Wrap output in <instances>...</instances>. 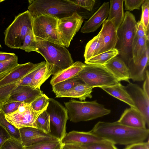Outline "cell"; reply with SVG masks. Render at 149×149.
I'll return each instance as SVG.
<instances>
[{
  "label": "cell",
  "mask_w": 149,
  "mask_h": 149,
  "mask_svg": "<svg viewBox=\"0 0 149 149\" xmlns=\"http://www.w3.org/2000/svg\"><path fill=\"white\" fill-rule=\"evenodd\" d=\"M52 67L46 63L35 74L31 86L35 88H40L41 85L52 74Z\"/></svg>",
  "instance_id": "obj_28"
},
{
  "label": "cell",
  "mask_w": 149,
  "mask_h": 149,
  "mask_svg": "<svg viewBox=\"0 0 149 149\" xmlns=\"http://www.w3.org/2000/svg\"><path fill=\"white\" fill-rule=\"evenodd\" d=\"M109 2H104L89 19L85 22L81 29L83 33L93 32L106 20L108 16Z\"/></svg>",
  "instance_id": "obj_16"
},
{
  "label": "cell",
  "mask_w": 149,
  "mask_h": 149,
  "mask_svg": "<svg viewBox=\"0 0 149 149\" xmlns=\"http://www.w3.org/2000/svg\"><path fill=\"white\" fill-rule=\"evenodd\" d=\"M140 38H149V35L147 34L144 27L140 21L137 23L136 32L134 39Z\"/></svg>",
  "instance_id": "obj_43"
},
{
  "label": "cell",
  "mask_w": 149,
  "mask_h": 149,
  "mask_svg": "<svg viewBox=\"0 0 149 149\" xmlns=\"http://www.w3.org/2000/svg\"><path fill=\"white\" fill-rule=\"evenodd\" d=\"M107 141L89 132L75 131L67 133L61 141L63 145L72 144H86Z\"/></svg>",
  "instance_id": "obj_18"
},
{
  "label": "cell",
  "mask_w": 149,
  "mask_h": 149,
  "mask_svg": "<svg viewBox=\"0 0 149 149\" xmlns=\"http://www.w3.org/2000/svg\"><path fill=\"white\" fill-rule=\"evenodd\" d=\"M44 109L36 111L32 108L31 104L22 103L17 110L5 115L7 120L18 129L30 127L37 128L36 121Z\"/></svg>",
  "instance_id": "obj_9"
},
{
  "label": "cell",
  "mask_w": 149,
  "mask_h": 149,
  "mask_svg": "<svg viewBox=\"0 0 149 149\" xmlns=\"http://www.w3.org/2000/svg\"><path fill=\"white\" fill-rule=\"evenodd\" d=\"M33 21L28 10L16 16L4 32L5 45L11 48L20 49L26 35L33 30Z\"/></svg>",
  "instance_id": "obj_6"
},
{
  "label": "cell",
  "mask_w": 149,
  "mask_h": 149,
  "mask_svg": "<svg viewBox=\"0 0 149 149\" xmlns=\"http://www.w3.org/2000/svg\"><path fill=\"white\" fill-rule=\"evenodd\" d=\"M11 137L6 130L0 124V149L4 143Z\"/></svg>",
  "instance_id": "obj_45"
},
{
  "label": "cell",
  "mask_w": 149,
  "mask_h": 149,
  "mask_svg": "<svg viewBox=\"0 0 149 149\" xmlns=\"http://www.w3.org/2000/svg\"><path fill=\"white\" fill-rule=\"evenodd\" d=\"M74 77L93 88L111 86L120 81L104 66L86 64Z\"/></svg>",
  "instance_id": "obj_7"
},
{
  "label": "cell",
  "mask_w": 149,
  "mask_h": 149,
  "mask_svg": "<svg viewBox=\"0 0 149 149\" xmlns=\"http://www.w3.org/2000/svg\"><path fill=\"white\" fill-rule=\"evenodd\" d=\"M58 19L47 15L33 18L32 30L36 41L45 40L63 45L57 28Z\"/></svg>",
  "instance_id": "obj_8"
},
{
  "label": "cell",
  "mask_w": 149,
  "mask_h": 149,
  "mask_svg": "<svg viewBox=\"0 0 149 149\" xmlns=\"http://www.w3.org/2000/svg\"><path fill=\"white\" fill-rule=\"evenodd\" d=\"M133 100L136 108L143 116L146 125H149V97L139 85L129 82L125 86Z\"/></svg>",
  "instance_id": "obj_12"
},
{
  "label": "cell",
  "mask_w": 149,
  "mask_h": 149,
  "mask_svg": "<svg viewBox=\"0 0 149 149\" xmlns=\"http://www.w3.org/2000/svg\"><path fill=\"white\" fill-rule=\"evenodd\" d=\"M104 46L102 38L99 33L89 41L86 46L84 55L85 61L99 54Z\"/></svg>",
  "instance_id": "obj_26"
},
{
  "label": "cell",
  "mask_w": 149,
  "mask_h": 149,
  "mask_svg": "<svg viewBox=\"0 0 149 149\" xmlns=\"http://www.w3.org/2000/svg\"><path fill=\"white\" fill-rule=\"evenodd\" d=\"M85 64L79 61L74 62L69 67L54 75L50 80V84L52 86L74 77L83 69Z\"/></svg>",
  "instance_id": "obj_22"
},
{
  "label": "cell",
  "mask_w": 149,
  "mask_h": 149,
  "mask_svg": "<svg viewBox=\"0 0 149 149\" xmlns=\"http://www.w3.org/2000/svg\"><path fill=\"white\" fill-rule=\"evenodd\" d=\"M22 103L18 102L3 103L0 104V110H1L5 115L12 113L17 110Z\"/></svg>",
  "instance_id": "obj_40"
},
{
  "label": "cell",
  "mask_w": 149,
  "mask_h": 149,
  "mask_svg": "<svg viewBox=\"0 0 149 149\" xmlns=\"http://www.w3.org/2000/svg\"><path fill=\"white\" fill-rule=\"evenodd\" d=\"M149 47V38H140L134 39L132 50V58L131 61L134 65L138 63Z\"/></svg>",
  "instance_id": "obj_27"
},
{
  "label": "cell",
  "mask_w": 149,
  "mask_h": 149,
  "mask_svg": "<svg viewBox=\"0 0 149 149\" xmlns=\"http://www.w3.org/2000/svg\"><path fill=\"white\" fill-rule=\"evenodd\" d=\"M79 8L68 0H36L30 4L28 10L33 18L47 15L59 19L77 12Z\"/></svg>",
  "instance_id": "obj_5"
},
{
  "label": "cell",
  "mask_w": 149,
  "mask_h": 149,
  "mask_svg": "<svg viewBox=\"0 0 149 149\" xmlns=\"http://www.w3.org/2000/svg\"><path fill=\"white\" fill-rule=\"evenodd\" d=\"M145 0H125V10L131 11L134 9L139 10Z\"/></svg>",
  "instance_id": "obj_42"
},
{
  "label": "cell",
  "mask_w": 149,
  "mask_h": 149,
  "mask_svg": "<svg viewBox=\"0 0 149 149\" xmlns=\"http://www.w3.org/2000/svg\"><path fill=\"white\" fill-rule=\"evenodd\" d=\"M118 54V50L114 48L93 56L85 61L84 63L87 64L103 65Z\"/></svg>",
  "instance_id": "obj_29"
},
{
  "label": "cell",
  "mask_w": 149,
  "mask_h": 149,
  "mask_svg": "<svg viewBox=\"0 0 149 149\" xmlns=\"http://www.w3.org/2000/svg\"><path fill=\"white\" fill-rule=\"evenodd\" d=\"M19 130L21 142L24 147L45 141H60L56 136L46 133L37 128L27 127Z\"/></svg>",
  "instance_id": "obj_13"
},
{
  "label": "cell",
  "mask_w": 149,
  "mask_h": 149,
  "mask_svg": "<svg viewBox=\"0 0 149 149\" xmlns=\"http://www.w3.org/2000/svg\"><path fill=\"white\" fill-rule=\"evenodd\" d=\"M71 3L79 8H82L89 11H92L95 4V0H68Z\"/></svg>",
  "instance_id": "obj_39"
},
{
  "label": "cell",
  "mask_w": 149,
  "mask_h": 149,
  "mask_svg": "<svg viewBox=\"0 0 149 149\" xmlns=\"http://www.w3.org/2000/svg\"><path fill=\"white\" fill-rule=\"evenodd\" d=\"M36 41V52L41 54L52 66V75L67 68L74 63L71 54L63 45L45 40Z\"/></svg>",
  "instance_id": "obj_2"
},
{
  "label": "cell",
  "mask_w": 149,
  "mask_h": 149,
  "mask_svg": "<svg viewBox=\"0 0 149 149\" xmlns=\"http://www.w3.org/2000/svg\"><path fill=\"white\" fill-rule=\"evenodd\" d=\"M102 36L104 47L100 54L115 48L118 40L117 30L112 22L106 20L99 32Z\"/></svg>",
  "instance_id": "obj_19"
},
{
  "label": "cell",
  "mask_w": 149,
  "mask_h": 149,
  "mask_svg": "<svg viewBox=\"0 0 149 149\" xmlns=\"http://www.w3.org/2000/svg\"><path fill=\"white\" fill-rule=\"evenodd\" d=\"M0 124L6 130L11 137L21 142L19 130L8 122L3 112L0 110Z\"/></svg>",
  "instance_id": "obj_32"
},
{
  "label": "cell",
  "mask_w": 149,
  "mask_h": 149,
  "mask_svg": "<svg viewBox=\"0 0 149 149\" xmlns=\"http://www.w3.org/2000/svg\"><path fill=\"white\" fill-rule=\"evenodd\" d=\"M1 149H24L20 141L11 137L3 145Z\"/></svg>",
  "instance_id": "obj_41"
},
{
  "label": "cell",
  "mask_w": 149,
  "mask_h": 149,
  "mask_svg": "<svg viewBox=\"0 0 149 149\" xmlns=\"http://www.w3.org/2000/svg\"><path fill=\"white\" fill-rule=\"evenodd\" d=\"M24 149H25L24 148Z\"/></svg>",
  "instance_id": "obj_50"
},
{
  "label": "cell",
  "mask_w": 149,
  "mask_h": 149,
  "mask_svg": "<svg viewBox=\"0 0 149 149\" xmlns=\"http://www.w3.org/2000/svg\"><path fill=\"white\" fill-rule=\"evenodd\" d=\"M100 88L112 96L128 104L131 107L136 108L125 87L120 82L112 86H103Z\"/></svg>",
  "instance_id": "obj_25"
},
{
  "label": "cell",
  "mask_w": 149,
  "mask_h": 149,
  "mask_svg": "<svg viewBox=\"0 0 149 149\" xmlns=\"http://www.w3.org/2000/svg\"><path fill=\"white\" fill-rule=\"evenodd\" d=\"M142 89L146 95L149 97V75L148 70H147L146 71V77Z\"/></svg>",
  "instance_id": "obj_46"
},
{
  "label": "cell",
  "mask_w": 149,
  "mask_h": 149,
  "mask_svg": "<svg viewBox=\"0 0 149 149\" xmlns=\"http://www.w3.org/2000/svg\"><path fill=\"white\" fill-rule=\"evenodd\" d=\"M142 13L140 20L147 35H149V0H145L141 6Z\"/></svg>",
  "instance_id": "obj_36"
},
{
  "label": "cell",
  "mask_w": 149,
  "mask_h": 149,
  "mask_svg": "<svg viewBox=\"0 0 149 149\" xmlns=\"http://www.w3.org/2000/svg\"><path fill=\"white\" fill-rule=\"evenodd\" d=\"M93 88L82 82L67 92L56 95V97L76 98L82 101L87 98H92Z\"/></svg>",
  "instance_id": "obj_24"
},
{
  "label": "cell",
  "mask_w": 149,
  "mask_h": 149,
  "mask_svg": "<svg viewBox=\"0 0 149 149\" xmlns=\"http://www.w3.org/2000/svg\"><path fill=\"white\" fill-rule=\"evenodd\" d=\"M83 21V17L77 12L58 19L57 28L64 46L66 47H69L71 40L80 29Z\"/></svg>",
  "instance_id": "obj_11"
},
{
  "label": "cell",
  "mask_w": 149,
  "mask_h": 149,
  "mask_svg": "<svg viewBox=\"0 0 149 149\" xmlns=\"http://www.w3.org/2000/svg\"><path fill=\"white\" fill-rule=\"evenodd\" d=\"M63 144L60 141L43 142L24 147L26 149H60Z\"/></svg>",
  "instance_id": "obj_35"
},
{
  "label": "cell",
  "mask_w": 149,
  "mask_h": 149,
  "mask_svg": "<svg viewBox=\"0 0 149 149\" xmlns=\"http://www.w3.org/2000/svg\"><path fill=\"white\" fill-rule=\"evenodd\" d=\"M41 62L33 63L29 62L18 64L15 67L0 76V87L19 80L39 66Z\"/></svg>",
  "instance_id": "obj_15"
},
{
  "label": "cell",
  "mask_w": 149,
  "mask_h": 149,
  "mask_svg": "<svg viewBox=\"0 0 149 149\" xmlns=\"http://www.w3.org/2000/svg\"><path fill=\"white\" fill-rule=\"evenodd\" d=\"M49 98L44 93L31 103L32 107L36 111L46 109L49 104Z\"/></svg>",
  "instance_id": "obj_37"
},
{
  "label": "cell",
  "mask_w": 149,
  "mask_h": 149,
  "mask_svg": "<svg viewBox=\"0 0 149 149\" xmlns=\"http://www.w3.org/2000/svg\"><path fill=\"white\" fill-rule=\"evenodd\" d=\"M4 1V0H0V3Z\"/></svg>",
  "instance_id": "obj_48"
},
{
  "label": "cell",
  "mask_w": 149,
  "mask_h": 149,
  "mask_svg": "<svg viewBox=\"0 0 149 149\" xmlns=\"http://www.w3.org/2000/svg\"><path fill=\"white\" fill-rule=\"evenodd\" d=\"M103 65L120 81L130 82L128 68L120 57L117 56L113 58Z\"/></svg>",
  "instance_id": "obj_21"
},
{
  "label": "cell",
  "mask_w": 149,
  "mask_h": 149,
  "mask_svg": "<svg viewBox=\"0 0 149 149\" xmlns=\"http://www.w3.org/2000/svg\"><path fill=\"white\" fill-rule=\"evenodd\" d=\"M60 149H63V148L62 147Z\"/></svg>",
  "instance_id": "obj_49"
},
{
  "label": "cell",
  "mask_w": 149,
  "mask_h": 149,
  "mask_svg": "<svg viewBox=\"0 0 149 149\" xmlns=\"http://www.w3.org/2000/svg\"><path fill=\"white\" fill-rule=\"evenodd\" d=\"M63 149H118L115 145L106 141L86 144H72L63 145Z\"/></svg>",
  "instance_id": "obj_30"
},
{
  "label": "cell",
  "mask_w": 149,
  "mask_h": 149,
  "mask_svg": "<svg viewBox=\"0 0 149 149\" xmlns=\"http://www.w3.org/2000/svg\"><path fill=\"white\" fill-rule=\"evenodd\" d=\"M117 121L122 125L132 128H147L143 116L138 110L134 107L126 109Z\"/></svg>",
  "instance_id": "obj_17"
},
{
  "label": "cell",
  "mask_w": 149,
  "mask_h": 149,
  "mask_svg": "<svg viewBox=\"0 0 149 149\" xmlns=\"http://www.w3.org/2000/svg\"><path fill=\"white\" fill-rule=\"evenodd\" d=\"M64 103L68 119L73 123L94 120L108 115L111 112L96 100L82 101L71 99Z\"/></svg>",
  "instance_id": "obj_3"
},
{
  "label": "cell",
  "mask_w": 149,
  "mask_h": 149,
  "mask_svg": "<svg viewBox=\"0 0 149 149\" xmlns=\"http://www.w3.org/2000/svg\"><path fill=\"white\" fill-rule=\"evenodd\" d=\"M43 94L40 88H35L29 86H19L12 91L3 103L18 102L31 104Z\"/></svg>",
  "instance_id": "obj_14"
},
{
  "label": "cell",
  "mask_w": 149,
  "mask_h": 149,
  "mask_svg": "<svg viewBox=\"0 0 149 149\" xmlns=\"http://www.w3.org/2000/svg\"><path fill=\"white\" fill-rule=\"evenodd\" d=\"M123 1V0L110 1L109 15L107 20L112 22L117 30L124 19Z\"/></svg>",
  "instance_id": "obj_23"
},
{
  "label": "cell",
  "mask_w": 149,
  "mask_h": 149,
  "mask_svg": "<svg viewBox=\"0 0 149 149\" xmlns=\"http://www.w3.org/2000/svg\"><path fill=\"white\" fill-rule=\"evenodd\" d=\"M36 41L33 30L29 31L26 35L23 45L20 49L27 52H36Z\"/></svg>",
  "instance_id": "obj_34"
},
{
  "label": "cell",
  "mask_w": 149,
  "mask_h": 149,
  "mask_svg": "<svg viewBox=\"0 0 149 149\" xmlns=\"http://www.w3.org/2000/svg\"><path fill=\"white\" fill-rule=\"evenodd\" d=\"M82 82L74 77L52 86V91L56 95L67 92Z\"/></svg>",
  "instance_id": "obj_31"
},
{
  "label": "cell",
  "mask_w": 149,
  "mask_h": 149,
  "mask_svg": "<svg viewBox=\"0 0 149 149\" xmlns=\"http://www.w3.org/2000/svg\"><path fill=\"white\" fill-rule=\"evenodd\" d=\"M89 132L114 145H125L143 142L149 135L148 129L132 128L122 125L118 121H99Z\"/></svg>",
  "instance_id": "obj_1"
},
{
  "label": "cell",
  "mask_w": 149,
  "mask_h": 149,
  "mask_svg": "<svg viewBox=\"0 0 149 149\" xmlns=\"http://www.w3.org/2000/svg\"><path fill=\"white\" fill-rule=\"evenodd\" d=\"M149 52L148 47L138 64L134 65L130 61L127 65L129 69V79L138 81L144 80L146 71L149 65Z\"/></svg>",
  "instance_id": "obj_20"
},
{
  "label": "cell",
  "mask_w": 149,
  "mask_h": 149,
  "mask_svg": "<svg viewBox=\"0 0 149 149\" xmlns=\"http://www.w3.org/2000/svg\"><path fill=\"white\" fill-rule=\"evenodd\" d=\"M16 55L14 53L0 52V62L8 60Z\"/></svg>",
  "instance_id": "obj_47"
},
{
  "label": "cell",
  "mask_w": 149,
  "mask_h": 149,
  "mask_svg": "<svg viewBox=\"0 0 149 149\" xmlns=\"http://www.w3.org/2000/svg\"><path fill=\"white\" fill-rule=\"evenodd\" d=\"M18 64L16 55L7 60L0 62V76L10 71Z\"/></svg>",
  "instance_id": "obj_38"
},
{
  "label": "cell",
  "mask_w": 149,
  "mask_h": 149,
  "mask_svg": "<svg viewBox=\"0 0 149 149\" xmlns=\"http://www.w3.org/2000/svg\"><path fill=\"white\" fill-rule=\"evenodd\" d=\"M137 23L133 14L127 11L124 14V20L117 30L118 40L115 48L126 65L132 58V50Z\"/></svg>",
  "instance_id": "obj_4"
},
{
  "label": "cell",
  "mask_w": 149,
  "mask_h": 149,
  "mask_svg": "<svg viewBox=\"0 0 149 149\" xmlns=\"http://www.w3.org/2000/svg\"><path fill=\"white\" fill-rule=\"evenodd\" d=\"M46 110L50 117V122L54 127L56 137L61 141L66 133V125L68 120L67 110L60 102L52 98H49Z\"/></svg>",
  "instance_id": "obj_10"
},
{
  "label": "cell",
  "mask_w": 149,
  "mask_h": 149,
  "mask_svg": "<svg viewBox=\"0 0 149 149\" xmlns=\"http://www.w3.org/2000/svg\"><path fill=\"white\" fill-rule=\"evenodd\" d=\"M50 123V116L46 110L40 114L36 121L37 128L47 134L51 132Z\"/></svg>",
  "instance_id": "obj_33"
},
{
  "label": "cell",
  "mask_w": 149,
  "mask_h": 149,
  "mask_svg": "<svg viewBox=\"0 0 149 149\" xmlns=\"http://www.w3.org/2000/svg\"><path fill=\"white\" fill-rule=\"evenodd\" d=\"M124 149H149V140L146 142L136 143L128 145Z\"/></svg>",
  "instance_id": "obj_44"
}]
</instances>
